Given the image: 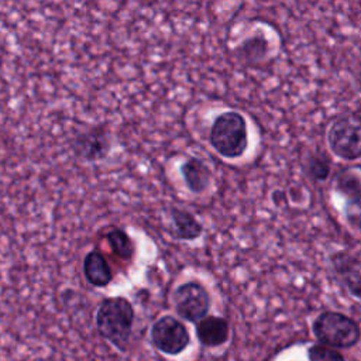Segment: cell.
Segmentation results:
<instances>
[{"instance_id": "9", "label": "cell", "mask_w": 361, "mask_h": 361, "mask_svg": "<svg viewBox=\"0 0 361 361\" xmlns=\"http://www.w3.org/2000/svg\"><path fill=\"white\" fill-rule=\"evenodd\" d=\"M330 264L341 283L354 298L358 299L361 295V267L358 257L341 250L330 255Z\"/></svg>"}, {"instance_id": "3", "label": "cell", "mask_w": 361, "mask_h": 361, "mask_svg": "<svg viewBox=\"0 0 361 361\" xmlns=\"http://www.w3.org/2000/svg\"><path fill=\"white\" fill-rule=\"evenodd\" d=\"M316 338L326 347L350 348L360 338V327L351 317L338 312H323L313 322Z\"/></svg>"}, {"instance_id": "17", "label": "cell", "mask_w": 361, "mask_h": 361, "mask_svg": "<svg viewBox=\"0 0 361 361\" xmlns=\"http://www.w3.org/2000/svg\"><path fill=\"white\" fill-rule=\"evenodd\" d=\"M310 361H345V358L337 351L326 345H313L309 348Z\"/></svg>"}, {"instance_id": "5", "label": "cell", "mask_w": 361, "mask_h": 361, "mask_svg": "<svg viewBox=\"0 0 361 361\" xmlns=\"http://www.w3.org/2000/svg\"><path fill=\"white\" fill-rule=\"evenodd\" d=\"M173 302L176 313L188 322L202 320L210 309V296L206 288L196 281L179 285L175 289Z\"/></svg>"}, {"instance_id": "4", "label": "cell", "mask_w": 361, "mask_h": 361, "mask_svg": "<svg viewBox=\"0 0 361 361\" xmlns=\"http://www.w3.org/2000/svg\"><path fill=\"white\" fill-rule=\"evenodd\" d=\"M327 142L334 155L345 161H355L361 154L360 114L353 111L338 117L327 133Z\"/></svg>"}, {"instance_id": "10", "label": "cell", "mask_w": 361, "mask_h": 361, "mask_svg": "<svg viewBox=\"0 0 361 361\" xmlns=\"http://www.w3.org/2000/svg\"><path fill=\"white\" fill-rule=\"evenodd\" d=\"M180 173L183 176L186 188L196 195L206 192L213 180V173L210 168L197 157L188 158L180 165Z\"/></svg>"}, {"instance_id": "16", "label": "cell", "mask_w": 361, "mask_h": 361, "mask_svg": "<svg viewBox=\"0 0 361 361\" xmlns=\"http://www.w3.org/2000/svg\"><path fill=\"white\" fill-rule=\"evenodd\" d=\"M330 168L331 161L329 155L322 151L310 155V158L307 159V173L314 180H326L330 175Z\"/></svg>"}, {"instance_id": "2", "label": "cell", "mask_w": 361, "mask_h": 361, "mask_svg": "<svg viewBox=\"0 0 361 361\" xmlns=\"http://www.w3.org/2000/svg\"><path fill=\"white\" fill-rule=\"evenodd\" d=\"M209 140L221 157L228 159L241 157L248 145L245 118L234 110L219 114L210 127Z\"/></svg>"}, {"instance_id": "6", "label": "cell", "mask_w": 361, "mask_h": 361, "mask_svg": "<svg viewBox=\"0 0 361 361\" xmlns=\"http://www.w3.org/2000/svg\"><path fill=\"white\" fill-rule=\"evenodd\" d=\"M151 340L159 351L176 355L186 348L190 337L183 323L172 316H162L151 329Z\"/></svg>"}, {"instance_id": "11", "label": "cell", "mask_w": 361, "mask_h": 361, "mask_svg": "<svg viewBox=\"0 0 361 361\" xmlns=\"http://www.w3.org/2000/svg\"><path fill=\"white\" fill-rule=\"evenodd\" d=\"M199 341L206 347H217L228 338V323L219 316H206L196 324Z\"/></svg>"}, {"instance_id": "15", "label": "cell", "mask_w": 361, "mask_h": 361, "mask_svg": "<svg viewBox=\"0 0 361 361\" xmlns=\"http://www.w3.org/2000/svg\"><path fill=\"white\" fill-rule=\"evenodd\" d=\"M268 54V42L262 35H255L243 41L238 48L240 58L247 63H257Z\"/></svg>"}, {"instance_id": "14", "label": "cell", "mask_w": 361, "mask_h": 361, "mask_svg": "<svg viewBox=\"0 0 361 361\" xmlns=\"http://www.w3.org/2000/svg\"><path fill=\"white\" fill-rule=\"evenodd\" d=\"M106 240L111 248V251L121 259H131L134 255V243L130 235L121 228H111L106 233Z\"/></svg>"}, {"instance_id": "7", "label": "cell", "mask_w": 361, "mask_h": 361, "mask_svg": "<svg viewBox=\"0 0 361 361\" xmlns=\"http://www.w3.org/2000/svg\"><path fill=\"white\" fill-rule=\"evenodd\" d=\"M110 148V135L103 126H96L79 133L72 141L73 154L87 162L104 159L109 155Z\"/></svg>"}, {"instance_id": "1", "label": "cell", "mask_w": 361, "mask_h": 361, "mask_svg": "<svg viewBox=\"0 0 361 361\" xmlns=\"http://www.w3.org/2000/svg\"><path fill=\"white\" fill-rule=\"evenodd\" d=\"M134 323V309L128 299L123 296L104 299L96 313V326L99 333L113 343L117 348L124 350L130 338Z\"/></svg>"}, {"instance_id": "8", "label": "cell", "mask_w": 361, "mask_h": 361, "mask_svg": "<svg viewBox=\"0 0 361 361\" xmlns=\"http://www.w3.org/2000/svg\"><path fill=\"white\" fill-rule=\"evenodd\" d=\"M334 186L340 195H343L347 200V219L354 228H358L360 224V175L358 168H347L343 166L334 179Z\"/></svg>"}, {"instance_id": "12", "label": "cell", "mask_w": 361, "mask_h": 361, "mask_svg": "<svg viewBox=\"0 0 361 361\" xmlns=\"http://www.w3.org/2000/svg\"><path fill=\"white\" fill-rule=\"evenodd\" d=\"M83 274L87 282L97 288L107 286L113 279V272L109 262L97 250L89 251L86 254L83 259Z\"/></svg>"}, {"instance_id": "13", "label": "cell", "mask_w": 361, "mask_h": 361, "mask_svg": "<svg viewBox=\"0 0 361 361\" xmlns=\"http://www.w3.org/2000/svg\"><path fill=\"white\" fill-rule=\"evenodd\" d=\"M169 213L172 219L173 234L176 238L192 241L202 235L203 226L189 210L180 207H171Z\"/></svg>"}]
</instances>
